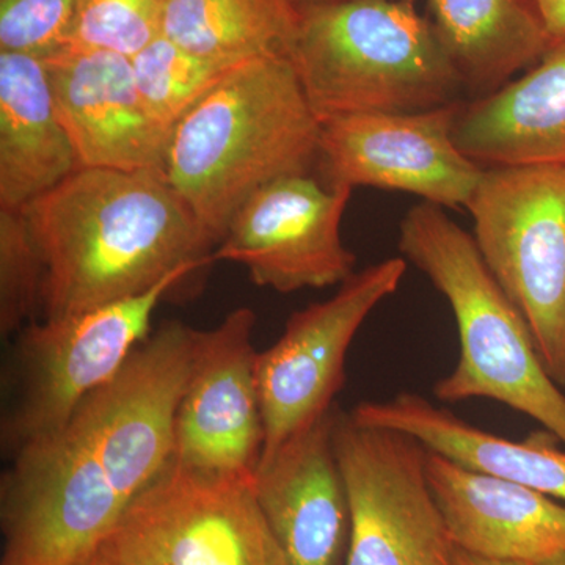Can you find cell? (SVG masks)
<instances>
[{
  "instance_id": "obj_22",
  "label": "cell",
  "mask_w": 565,
  "mask_h": 565,
  "mask_svg": "<svg viewBox=\"0 0 565 565\" xmlns=\"http://www.w3.org/2000/svg\"><path fill=\"white\" fill-rule=\"evenodd\" d=\"M44 264L24 210H0V332L18 333L41 310Z\"/></svg>"
},
{
  "instance_id": "obj_25",
  "label": "cell",
  "mask_w": 565,
  "mask_h": 565,
  "mask_svg": "<svg viewBox=\"0 0 565 565\" xmlns=\"http://www.w3.org/2000/svg\"><path fill=\"white\" fill-rule=\"evenodd\" d=\"M552 44L565 43V0H530Z\"/></svg>"
},
{
  "instance_id": "obj_7",
  "label": "cell",
  "mask_w": 565,
  "mask_h": 565,
  "mask_svg": "<svg viewBox=\"0 0 565 565\" xmlns=\"http://www.w3.org/2000/svg\"><path fill=\"white\" fill-rule=\"evenodd\" d=\"M333 446L351 531L343 565H455L456 546L412 435L337 411Z\"/></svg>"
},
{
  "instance_id": "obj_14",
  "label": "cell",
  "mask_w": 565,
  "mask_h": 565,
  "mask_svg": "<svg viewBox=\"0 0 565 565\" xmlns=\"http://www.w3.org/2000/svg\"><path fill=\"white\" fill-rule=\"evenodd\" d=\"M426 468L456 548L525 565H542L565 555V504L561 501L429 449Z\"/></svg>"
},
{
  "instance_id": "obj_30",
  "label": "cell",
  "mask_w": 565,
  "mask_h": 565,
  "mask_svg": "<svg viewBox=\"0 0 565 565\" xmlns=\"http://www.w3.org/2000/svg\"><path fill=\"white\" fill-rule=\"evenodd\" d=\"M405 2L415 3V2H416V0H405Z\"/></svg>"
},
{
  "instance_id": "obj_13",
  "label": "cell",
  "mask_w": 565,
  "mask_h": 565,
  "mask_svg": "<svg viewBox=\"0 0 565 565\" xmlns=\"http://www.w3.org/2000/svg\"><path fill=\"white\" fill-rule=\"evenodd\" d=\"M43 62L79 167L163 174L172 132L148 109L131 57L66 46Z\"/></svg>"
},
{
  "instance_id": "obj_18",
  "label": "cell",
  "mask_w": 565,
  "mask_h": 565,
  "mask_svg": "<svg viewBox=\"0 0 565 565\" xmlns=\"http://www.w3.org/2000/svg\"><path fill=\"white\" fill-rule=\"evenodd\" d=\"M353 418L415 437L429 451L475 470L512 479L565 503V449L546 430L509 440L463 422L415 393L356 405Z\"/></svg>"
},
{
  "instance_id": "obj_28",
  "label": "cell",
  "mask_w": 565,
  "mask_h": 565,
  "mask_svg": "<svg viewBox=\"0 0 565 565\" xmlns=\"http://www.w3.org/2000/svg\"><path fill=\"white\" fill-rule=\"evenodd\" d=\"M81 565H125L120 563V561L115 559L107 553H104L103 550H98V552L93 553L84 564Z\"/></svg>"
},
{
  "instance_id": "obj_16",
  "label": "cell",
  "mask_w": 565,
  "mask_h": 565,
  "mask_svg": "<svg viewBox=\"0 0 565 565\" xmlns=\"http://www.w3.org/2000/svg\"><path fill=\"white\" fill-rule=\"evenodd\" d=\"M452 139L482 169L565 167V43L492 95L460 103Z\"/></svg>"
},
{
  "instance_id": "obj_2",
  "label": "cell",
  "mask_w": 565,
  "mask_h": 565,
  "mask_svg": "<svg viewBox=\"0 0 565 565\" xmlns=\"http://www.w3.org/2000/svg\"><path fill=\"white\" fill-rule=\"evenodd\" d=\"M319 137L321 121L288 57L252 58L174 126L163 177L217 247L253 193L313 172Z\"/></svg>"
},
{
  "instance_id": "obj_23",
  "label": "cell",
  "mask_w": 565,
  "mask_h": 565,
  "mask_svg": "<svg viewBox=\"0 0 565 565\" xmlns=\"http://www.w3.org/2000/svg\"><path fill=\"white\" fill-rule=\"evenodd\" d=\"M166 6L167 0H76L66 46L132 58L162 35Z\"/></svg>"
},
{
  "instance_id": "obj_21",
  "label": "cell",
  "mask_w": 565,
  "mask_h": 565,
  "mask_svg": "<svg viewBox=\"0 0 565 565\" xmlns=\"http://www.w3.org/2000/svg\"><path fill=\"white\" fill-rule=\"evenodd\" d=\"M137 87L152 117L173 131L241 63L215 61L158 36L131 58Z\"/></svg>"
},
{
  "instance_id": "obj_24",
  "label": "cell",
  "mask_w": 565,
  "mask_h": 565,
  "mask_svg": "<svg viewBox=\"0 0 565 565\" xmlns=\"http://www.w3.org/2000/svg\"><path fill=\"white\" fill-rule=\"evenodd\" d=\"M76 0H0V51L46 58L68 44Z\"/></svg>"
},
{
  "instance_id": "obj_20",
  "label": "cell",
  "mask_w": 565,
  "mask_h": 565,
  "mask_svg": "<svg viewBox=\"0 0 565 565\" xmlns=\"http://www.w3.org/2000/svg\"><path fill=\"white\" fill-rule=\"evenodd\" d=\"M297 18L288 0H167L162 35L215 61L286 57Z\"/></svg>"
},
{
  "instance_id": "obj_3",
  "label": "cell",
  "mask_w": 565,
  "mask_h": 565,
  "mask_svg": "<svg viewBox=\"0 0 565 565\" xmlns=\"http://www.w3.org/2000/svg\"><path fill=\"white\" fill-rule=\"evenodd\" d=\"M399 250L451 307L460 353L455 370L434 385L446 404L492 399L508 405L565 446V394L550 377L530 327L490 273L473 234L433 203L408 210Z\"/></svg>"
},
{
  "instance_id": "obj_8",
  "label": "cell",
  "mask_w": 565,
  "mask_h": 565,
  "mask_svg": "<svg viewBox=\"0 0 565 565\" xmlns=\"http://www.w3.org/2000/svg\"><path fill=\"white\" fill-rule=\"evenodd\" d=\"M99 550L125 565H289L253 482L210 478L173 462Z\"/></svg>"
},
{
  "instance_id": "obj_12",
  "label": "cell",
  "mask_w": 565,
  "mask_h": 565,
  "mask_svg": "<svg viewBox=\"0 0 565 565\" xmlns=\"http://www.w3.org/2000/svg\"><path fill=\"white\" fill-rule=\"evenodd\" d=\"M252 308L196 330L191 371L174 418L173 460L210 478L253 482L264 451V423L252 343Z\"/></svg>"
},
{
  "instance_id": "obj_10",
  "label": "cell",
  "mask_w": 565,
  "mask_h": 565,
  "mask_svg": "<svg viewBox=\"0 0 565 565\" xmlns=\"http://www.w3.org/2000/svg\"><path fill=\"white\" fill-rule=\"evenodd\" d=\"M460 103L323 120L316 162L319 180L352 191L412 193L445 210L467 207L486 169L467 158L452 139Z\"/></svg>"
},
{
  "instance_id": "obj_1",
  "label": "cell",
  "mask_w": 565,
  "mask_h": 565,
  "mask_svg": "<svg viewBox=\"0 0 565 565\" xmlns=\"http://www.w3.org/2000/svg\"><path fill=\"white\" fill-rule=\"evenodd\" d=\"M44 264L43 319L150 291L215 244L162 173L74 170L24 210Z\"/></svg>"
},
{
  "instance_id": "obj_11",
  "label": "cell",
  "mask_w": 565,
  "mask_h": 565,
  "mask_svg": "<svg viewBox=\"0 0 565 565\" xmlns=\"http://www.w3.org/2000/svg\"><path fill=\"white\" fill-rule=\"evenodd\" d=\"M352 192L313 173L278 178L237 210L212 258L239 264L255 285L280 294L343 285L356 266L341 239Z\"/></svg>"
},
{
  "instance_id": "obj_27",
  "label": "cell",
  "mask_w": 565,
  "mask_h": 565,
  "mask_svg": "<svg viewBox=\"0 0 565 565\" xmlns=\"http://www.w3.org/2000/svg\"><path fill=\"white\" fill-rule=\"evenodd\" d=\"M288 2L297 13H300V11L313 9V7L329 6V3L343 2V0H288Z\"/></svg>"
},
{
  "instance_id": "obj_4",
  "label": "cell",
  "mask_w": 565,
  "mask_h": 565,
  "mask_svg": "<svg viewBox=\"0 0 565 565\" xmlns=\"http://www.w3.org/2000/svg\"><path fill=\"white\" fill-rule=\"evenodd\" d=\"M286 57L321 122L437 109L465 92L430 21L405 0H343L300 11Z\"/></svg>"
},
{
  "instance_id": "obj_19",
  "label": "cell",
  "mask_w": 565,
  "mask_h": 565,
  "mask_svg": "<svg viewBox=\"0 0 565 565\" xmlns=\"http://www.w3.org/2000/svg\"><path fill=\"white\" fill-rule=\"evenodd\" d=\"M435 36L473 99L500 90L552 47L530 0H427Z\"/></svg>"
},
{
  "instance_id": "obj_5",
  "label": "cell",
  "mask_w": 565,
  "mask_h": 565,
  "mask_svg": "<svg viewBox=\"0 0 565 565\" xmlns=\"http://www.w3.org/2000/svg\"><path fill=\"white\" fill-rule=\"evenodd\" d=\"M202 266H185L137 294L63 318L32 321L20 330L13 392L2 418L3 451L57 433L81 404L117 377L150 337L156 308Z\"/></svg>"
},
{
  "instance_id": "obj_29",
  "label": "cell",
  "mask_w": 565,
  "mask_h": 565,
  "mask_svg": "<svg viewBox=\"0 0 565 565\" xmlns=\"http://www.w3.org/2000/svg\"><path fill=\"white\" fill-rule=\"evenodd\" d=\"M542 565H565V555L557 556L555 559L548 561V563Z\"/></svg>"
},
{
  "instance_id": "obj_15",
  "label": "cell",
  "mask_w": 565,
  "mask_h": 565,
  "mask_svg": "<svg viewBox=\"0 0 565 565\" xmlns=\"http://www.w3.org/2000/svg\"><path fill=\"white\" fill-rule=\"evenodd\" d=\"M337 408L289 438L253 479V492L289 565H343L351 512L333 446Z\"/></svg>"
},
{
  "instance_id": "obj_9",
  "label": "cell",
  "mask_w": 565,
  "mask_h": 565,
  "mask_svg": "<svg viewBox=\"0 0 565 565\" xmlns=\"http://www.w3.org/2000/svg\"><path fill=\"white\" fill-rule=\"evenodd\" d=\"M401 256L364 267L323 302L296 311L285 332L256 359L264 423L262 465L289 438L333 411L345 382V359L367 316L399 289Z\"/></svg>"
},
{
  "instance_id": "obj_6",
  "label": "cell",
  "mask_w": 565,
  "mask_h": 565,
  "mask_svg": "<svg viewBox=\"0 0 565 565\" xmlns=\"http://www.w3.org/2000/svg\"><path fill=\"white\" fill-rule=\"evenodd\" d=\"M465 210L490 273L565 388V167L486 169Z\"/></svg>"
},
{
  "instance_id": "obj_17",
  "label": "cell",
  "mask_w": 565,
  "mask_h": 565,
  "mask_svg": "<svg viewBox=\"0 0 565 565\" xmlns=\"http://www.w3.org/2000/svg\"><path fill=\"white\" fill-rule=\"evenodd\" d=\"M77 169L43 58L0 51V210H25Z\"/></svg>"
},
{
  "instance_id": "obj_26",
  "label": "cell",
  "mask_w": 565,
  "mask_h": 565,
  "mask_svg": "<svg viewBox=\"0 0 565 565\" xmlns=\"http://www.w3.org/2000/svg\"><path fill=\"white\" fill-rule=\"evenodd\" d=\"M455 565H525V564L505 563V561L486 559V557L470 555V553H465V552H462V550L456 548Z\"/></svg>"
}]
</instances>
